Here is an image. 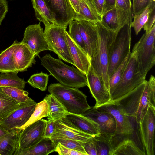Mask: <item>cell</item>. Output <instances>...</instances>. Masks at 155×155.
<instances>
[{"instance_id": "6da1fadb", "label": "cell", "mask_w": 155, "mask_h": 155, "mask_svg": "<svg viewBox=\"0 0 155 155\" xmlns=\"http://www.w3.org/2000/svg\"><path fill=\"white\" fill-rule=\"evenodd\" d=\"M41 64L60 84L79 88L87 86L86 75L77 68L68 66L60 59H56L47 54L40 57Z\"/></svg>"}, {"instance_id": "7a4b0ae2", "label": "cell", "mask_w": 155, "mask_h": 155, "mask_svg": "<svg viewBox=\"0 0 155 155\" xmlns=\"http://www.w3.org/2000/svg\"><path fill=\"white\" fill-rule=\"evenodd\" d=\"M99 46L96 54L91 59V65L106 88L109 90L108 67L112 45L118 31H112L97 22Z\"/></svg>"}, {"instance_id": "3957f363", "label": "cell", "mask_w": 155, "mask_h": 155, "mask_svg": "<svg viewBox=\"0 0 155 155\" xmlns=\"http://www.w3.org/2000/svg\"><path fill=\"white\" fill-rule=\"evenodd\" d=\"M48 91L62 104L68 112L82 115L91 107L87 102L86 95L78 88L57 83L50 85Z\"/></svg>"}, {"instance_id": "277c9868", "label": "cell", "mask_w": 155, "mask_h": 155, "mask_svg": "<svg viewBox=\"0 0 155 155\" xmlns=\"http://www.w3.org/2000/svg\"><path fill=\"white\" fill-rule=\"evenodd\" d=\"M155 23L150 31L145 32L134 45V52L139 71L146 77L147 73L155 64Z\"/></svg>"}, {"instance_id": "5b68a950", "label": "cell", "mask_w": 155, "mask_h": 155, "mask_svg": "<svg viewBox=\"0 0 155 155\" xmlns=\"http://www.w3.org/2000/svg\"><path fill=\"white\" fill-rule=\"evenodd\" d=\"M146 80L140 72L135 54L132 52L123 74L110 95V101L121 98Z\"/></svg>"}, {"instance_id": "8992f818", "label": "cell", "mask_w": 155, "mask_h": 155, "mask_svg": "<svg viewBox=\"0 0 155 155\" xmlns=\"http://www.w3.org/2000/svg\"><path fill=\"white\" fill-rule=\"evenodd\" d=\"M131 25L125 24L118 31L110 51L108 74L109 78L131 53Z\"/></svg>"}, {"instance_id": "52a82bcc", "label": "cell", "mask_w": 155, "mask_h": 155, "mask_svg": "<svg viewBox=\"0 0 155 155\" xmlns=\"http://www.w3.org/2000/svg\"><path fill=\"white\" fill-rule=\"evenodd\" d=\"M67 26L51 24L44 31L48 50L55 53L58 58L74 66L66 35Z\"/></svg>"}, {"instance_id": "ba28073f", "label": "cell", "mask_w": 155, "mask_h": 155, "mask_svg": "<svg viewBox=\"0 0 155 155\" xmlns=\"http://www.w3.org/2000/svg\"><path fill=\"white\" fill-rule=\"evenodd\" d=\"M95 108L99 111L110 113L115 119L116 127L115 134L112 138L113 145L116 144L125 138L132 139L131 137L134 136L135 131L134 121H135L125 114L118 105L110 101Z\"/></svg>"}, {"instance_id": "9c48e42d", "label": "cell", "mask_w": 155, "mask_h": 155, "mask_svg": "<svg viewBox=\"0 0 155 155\" xmlns=\"http://www.w3.org/2000/svg\"><path fill=\"white\" fill-rule=\"evenodd\" d=\"M36 104L31 98L21 103L17 109L0 122V124L8 130L18 128L29 119L35 110Z\"/></svg>"}, {"instance_id": "30bf717a", "label": "cell", "mask_w": 155, "mask_h": 155, "mask_svg": "<svg viewBox=\"0 0 155 155\" xmlns=\"http://www.w3.org/2000/svg\"><path fill=\"white\" fill-rule=\"evenodd\" d=\"M140 136L146 155H154L155 107L149 105L142 121L139 124Z\"/></svg>"}, {"instance_id": "8fae6325", "label": "cell", "mask_w": 155, "mask_h": 155, "mask_svg": "<svg viewBox=\"0 0 155 155\" xmlns=\"http://www.w3.org/2000/svg\"><path fill=\"white\" fill-rule=\"evenodd\" d=\"M147 81L146 80L121 98L112 101L118 105L125 114L133 118L136 122L140 106L142 95Z\"/></svg>"}, {"instance_id": "7c38bea8", "label": "cell", "mask_w": 155, "mask_h": 155, "mask_svg": "<svg viewBox=\"0 0 155 155\" xmlns=\"http://www.w3.org/2000/svg\"><path fill=\"white\" fill-rule=\"evenodd\" d=\"M51 12L56 25L68 26L74 20L76 13L69 0H44Z\"/></svg>"}, {"instance_id": "4fadbf2b", "label": "cell", "mask_w": 155, "mask_h": 155, "mask_svg": "<svg viewBox=\"0 0 155 155\" xmlns=\"http://www.w3.org/2000/svg\"><path fill=\"white\" fill-rule=\"evenodd\" d=\"M21 42L25 45L36 56L48 50L44 31L40 23L30 25L25 28Z\"/></svg>"}, {"instance_id": "5bb4252c", "label": "cell", "mask_w": 155, "mask_h": 155, "mask_svg": "<svg viewBox=\"0 0 155 155\" xmlns=\"http://www.w3.org/2000/svg\"><path fill=\"white\" fill-rule=\"evenodd\" d=\"M47 121L41 119L21 130L19 135L18 149H28L40 141L44 138Z\"/></svg>"}, {"instance_id": "9a60e30c", "label": "cell", "mask_w": 155, "mask_h": 155, "mask_svg": "<svg viewBox=\"0 0 155 155\" xmlns=\"http://www.w3.org/2000/svg\"><path fill=\"white\" fill-rule=\"evenodd\" d=\"M77 21L80 33L91 59L96 54L98 48L99 36L97 22L85 20Z\"/></svg>"}, {"instance_id": "2e32d148", "label": "cell", "mask_w": 155, "mask_h": 155, "mask_svg": "<svg viewBox=\"0 0 155 155\" xmlns=\"http://www.w3.org/2000/svg\"><path fill=\"white\" fill-rule=\"evenodd\" d=\"M89 87L96 103L95 107L105 104L110 101V93L91 65L86 75Z\"/></svg>"}, {"instance_id": "e0dca14e", "label": "cell", "mask_w": 155, "mask_h": 155, "mask_svg": "<svg viewBox=\"0 0 155 155\" xmlns=\"http://www.w3.org/2000/svg\"><path fill=\"white\" fill-rule=\"evenodd\" d=\"M54 122L55 131L50 138L68 139L85 143L94 136L81 131L64 117Z\"/></svg>"}, {"instance_id": "ac0fdd59", "label": "cell", "mask_w": 155, "mask_h": 155, "mask_svg": "<svg viewBox=\"0 0 155 155\" xmlns=\"http://www.w3.org/2000/svg\"><path fill=\"white\" fill-rule=\"evenodd\" d=\"M82 115L98 124L100 133L111 136L112 138L114 136L116 124L114 117L110 113L99 111L94 107H92Z\"/></svg>"}, {"instance_id": "d6986e66", "label": "cell", "mask_w": 155, "mask_h": 155, "mask_svg": "<svg viewBox=\"0 0 155 155\" xmlns=\"http://www.w3.org/2000/svg\"><path fill=\"white\" fill-rule=\"evenodd\" d=\"M36 56L25 44L19 42L13 53V57L15 66L18 72L27 71L28 68L35 64Z\"/></svg>"}, {"instance_id": "ffe728a7", "label": "cell", "mask_w": 155, "mask_h": 155, "mask_svg": "<svg viewBox=\"0 0 155 155\" xmlns=\"http://www.w3.org/2000/svg\"><path fill=\"white\" fill-rule=\"evenodd\" d=\"M66 35L74 66L86 75L91 65V58L71 38L67 31Z\"/></svg>"}, {"instance_id": "44dd1931", "label": "cell", "mask_w": 155, "mask_h": 155, "mask_svg": "<svg viewBox=\"0 0 155 155\" xmlns=\"http://www.w3.org/2000/svg\"><path fill=\"white\" fill-rule=\"evenodd\" d=\"M68 121L81 131L95 136L100 133L98 124L82 115L67 112L64 117Z\"/></svg>"}, {"instance_id": "7402d4cb", "label": "cell", "mask_w": 155, "mask_h": 155, "mask_svg": "<svg viewBox=\"0 0 155 155\" xmlns=\"http://www.w3.org/2000/svg\"><path fill=\"white\" fill-rule=\"evenodd\" d=\"M21 131L18 129H12L0 137V155H15L19 148L18 141Z\"/></svg>"}, {"instance_id": "603a6c76", "label": "cell", "mask_w": 155, "mask_h": 155, "mask_svg": "<svg viewBox=\"0 0 155 155\" xmlns=\"http://www.w3.org/2000/svg\"><path fill=\"white\" fill-rule=\"evenodd\" d=\"M56 145L50 138H43L34 146L27 149H18L15 155H47L55 152Z\"/></svg>"}, {"instance_id": "cb8c5ba5", "label": "cell", "mask_w": 155, "mask_h": 155, "mask_svg": "<svg viewBox=\"0 0 155 155\" xmlns=\"http://www.w3.org/2000/svg\"><path fill=\"white\" fill-rule=\"evenodd\" d=\"M80 9L74 20L101 21V16L98 13L92 0H79Z\"/></svg>"}, {"instance_id": "d4e9b609", "label": "cell", "mask_w": 155, "mask_h": 155, "mask_svg": "<svg viewBox=\"0 0 155 155\" xmlns=\"http://www.w3.org/2000/svg\"><path fill=\"white\" fill-rule=\"evenodd\" d=\"M145 155L137 144L130 138H125L116 144L113 147L110 155Z\"/></svg>"}, {"instance_id": "484cf974", "label": "cell", "mask_w": 155, "mask_h": 155, "mask_svg": "<svg viewBox=\"0 0 155 155\" xmlns=\"http://www.w3.org/2000/svg\"><path fill=\"white\" fill-rule=\"evenodd\" d=\"M115 8L120 27L126 24L131 25L133 16L131 0H116Z\"/></svg>"}, {"instance_id": "4316f807", "label": "cell", "mask_w": 155, "mask_h": 155, "mask_svg": "<svg viewBox=\"0 0 155 155\" xmlns=\"http://www.w3.org/2000/svg\"><path fill=\"white\" fill-rule=\"evenodd\" d=\"M48 106V120L55 121L64 117L67 111L64 107L53 95L47 94L44 98Z\"/></svg>"}, {"instance_id": "83f0119b", "label": "cell", "mask_w": 155, "mask_h": 155, "mask_svg": "<svg viewBox=\"0 0 155 155\" xmlns=\"http://www.w3.org/2000/svg\"><path fill=\"white\" fill-rule=\"evenodd\" d=\"M18 42L15 40L11 46L1 52L0 54V73L18 72L15 65L13 54Z\"/></svg>"}, {"instance_id": "f1b7e54d", "label": "cell", "mask_w": 155, "mask_h": 155, "mask_svg": "<svg viewBox=\"0 0 155 155\" xmlns=\"http://www.w3.org/2000/svg\"><path fill=\"white\" fill-rule=\"evenodd\" d=\"M36 18L46 26L56 25L52 14L44 0H32Z\"/></svg>"}, {"instance_id": "f546056e", "label": "cell", "mask_w": 155, "mask_h": 155, "mask_svg": "<svg viewBox=\"0 0 155 155\" xmlns=\"http://www.w3.org/2000/svg\"><path fill=\"white\" fill-rule=\"evenodd\" d=\"M18 72L1 73L0 87H15L24 89L27 82L18 77Z\"/></svg>"}, {"instance_id": "4dcf8cb0", "label": "cell", "mask_w": 155, "mask_h": 155, "mask_svg": "<svg viewBox=\"0 0 155 155\" xmlns=\"http://www.w3.org/2000/svg\"><path fill=\"white\" fill-rule=\"evenodd\" d=\"M21 103L11 98L0 91V122L17 109Z\"/></svg>"}, {"instance_id": "1f68e13d", "label": "cell", "mask_w": 155, "mask_h": 155, "mask_svg": "<svg viewBox=\"0 0 155 155\" xmlns=\"http://www.w3.org/2000/svg\"><path fill=\"white\" fill-rule=\"evenodd\" d=\"M95 143L97 155H110L113 150L112 137L100 133L93 137Z\"/></svg>"}, {"instance_id": "d6a6232c", "label": "cell", "mask_w": 155, "mask_h": 155, "mask_svg": "<svg viewBox=\"0 0 155 155\" xmlns=\"http://www.w3.org/2000/svg\"><path fill=\"white\" fill-rule=\"evenodd\" d=\"M48 114V106L46 101L43 99L42 101L36 103L35 110L29 119L23 126L18 129L21 131L43 117H47Z\"/></svg>"}, {"instance_id": "836d02e7", "label": "cell", "mask_w": 155, "mask_h": 155, "mask_svg": "<svg viewBox=\"0 0 155 155\" xmlns=\"http://www.w3.org/2000/svg\"><path fill=\"white\" fill-rule=\"evenodd\" d=\"M0 91L11 98L20 103L25 102L31 99L28 96V92L23 89L15 87H0Z\"/></svg>"}, {"instance_id": "e575fe53", "label": "cell", "mask_w": 155, "mask_h": 155, "mask_svg": "<svg viewBox=\"0 0 155 155\" xmlns=\"http://www.w3.org/2000/svg\"><path fill=\"white\" fill-rule=\"evenodd\" d=\"M100 22L105 27L114 31H118L121 28L118 21L116 8L104 13Z\"/></svg>"}, {"instance_id": "d590c367", "label": "cell", "mask_w": 155, "mask_h": 155, "mask_svg": "<svg viewBox=\"0 0 155 155\" xmlns=\"http://www.w3.org/2000/svg\"><path fill=\"white\" fill-rule=\"evenodd\" d=\"M131 52L124 59L110 76L109 80V92L110 96L122 77L130 58Z\"/></svg>"}, {"instance_id": "8d00e7d4", "label": "cell", "mask_w": 155, "mask_h": 155, "mask_svg": "<svg viewBox=\"0 0 155 155\" xmlns=\"http://www.w3.org/2000/svg\"><path fill=\"white\" fill-rule=\"evenodd\" d=\"M49 75L42 72L36 73L30 76L27 82L33 87L45 91L47 89Z\"/></svg>"}, {"instance_id": "74e56055", "label": "cell", "mask_w": 155, "mask_h": 155, "mask_svg": "<svg viewBox=\"0 0 155 155\" xmlns=\"http://www.w3.org/2000/svg\"><path fill=\"white\" fill-rule=\"evenodd\" d=\"M69 31L68 33L74 41L87 54V48L80 33L78 22L73 20L69 23Z\"/></svg>"}, {"instance_id": "f35d334b", "label": "cell", "mask_w": 155, "mask_h": 155, "mask_svg": "<svg viewBox=\"0 0 155 155\" xmlns=\"http://www.w3.org/2000/svg\"><path fill=\"white\" fill-rule=\"evenodd\" d=\"M56 145L59 143L64 147L70 149L79 151L87 155L84 148V143L68 139L58 138H51Z\"/></svg>"}, {"instance_id": "ab89813d", "label": "cell", "mask_w": 155, "mask_h": 155, "mask_svg": "<svg viewBox=\"0 0 155 155\" xmlns=\"http://www.w3.org/2000/svg\"><path fill=\"white\" fill-rule=\"evenodd\" d=\"M150 12V7L147 8L139 14L133 16V21L131 27L134 28L136 35L138 34L146 22Z\"/></svg>"}, {"instance_id": "60d3db41", "label": "cell", "mask_w": 155, "mask_h": 155, "mask_svg": "<svg viewBox=\"0 0 155 155\" xmlns=\"http://www.w3.org/2000/svg\"><path fill=\"white\" fill-rule=\"evenodd\" d=\"M133 12L134 15H137L141 12L150 4V0H132Z\"/></svg>"}, {"instance_id": "b9f144b4", "label": "cell", "mask_w": 155, "mask_h": 155, "mask_svg": "<svg viewBox=\"0 0 155 155\" xmlns=\"http://www.w3.org/2000/svg\"><path fill=\"white\" fill-rule=\"evenodd\" d=\"M55 152L59 155H85L82 153L66 147L59 143L57 144Z\"/></svg>"}, {"instance_id": "7bdbcfd3", "label": "cell", "mask_w": 155, "mask_h": 155, "mask_svg": "<svg viewBox=\"0 0 155 155\" xmlns=\"http://www.w3.org/2000/svg\"><path fill=\"white\" fill-rule=\"evenodd\" d=\"M93 137L89 139L84 143V149L87 155H97L96 146Z\"/></svg>"}, {"instance_id": "ee69618b", "label": "cell", "mask_w": 155, "mask_h": 155, "mask_svg": "<svg viewBox=\"0 0 155 155\" xmlns=\"http://www.w3.org/2000/svg\"><path fill=\"white\" fill-rule=\"evenodd\" d=\"M155 21V7L150 8V12L147 20L143 28L145 32L149 31L151 29Z\"/></svg>"}, {"instance_id": "f6af8a7d", "label": "cell", "mask_w": 155, "mask_h": 155, "mask_svg": "<svg viewBox=\"0 0 155 155\" xmlns=\"http://www.w3.org/2000/svg\"><path fill=\"white\" fill-rule=\"evenodd\" d=\"M54 121L48 120L47 121L44 138H51L55 131Z\"/></svg>"}, {"instance_id": "bcb514c9", "label": "cell", "mask_w": 155, "mask_h": 155, "mask_svg": "<svg viewBox=\"0 0 155 155\" xmlns=\"http://www.w3.org/2000/svg\"><path fill=\"white\" fill-rule=\"evenodd\" d=\"M8 10V2L6 0H0V25Z\"/></svg>"}, {"instance_id": "7dc6e473", "label": "cell", "mask_w": 155, "mask_h": 155, "mask_svg": "<svg viewBox=\"0 0 155 155\" xmlns=\"http://www.w3.org/2000/svg\"><path fill=\"white\" fill-rule=\"evenodd\" d=\"M98 13L102 16L104 11L105 0H92Z\"/></svg>"}, {"instance_id": "c3c4849f", "label": "cell", "mask_w": 155, "mask_h": 155, "mask_svg": "<svg viewBox=\"0 0 155 155\" xmlns=\"http://www.w3.org/2000/svg\"><path fill=\"white\" fill-rule=\"evenodd\" d=\"M115 3L116 0H105V4L103 14L110 10L115 9Z\"/></svg>"}, {"instance_id": "681fc988", "label": "cell", "mask_w": 155, "mask_h": 155, "mask_svg": "<svg viewBox=\"0 0 155 155\" xmlns=\"http://www.w3.org/2000/svg\"><path fill=\"white\" fill-rule=\"evenodd\" d=\"M69 1L76 14H78L80 9L79 0H69Z\"/></svg>"}, {"instance_id": "f907efd6", "label": "cell", "mask_w": 155, "mask_h": 155, "mask_svg": "<svg viewBox=\"0 0 155 155\" xmlns=\"http://www.w3.org/2000/svg\"><path fill=\"white\" fill-rule=\"evenodd\" d=\"M0 124V137L6 134L9 131Z\"/></svg>"}, {"instance_id": "816d5d0a", "label": "cell", "mask_w": 155, "mask_h": 155, "mask_svg": "<svg viewBox=\"0 0 155 155\" xmlns=\"http://www.w3.org/2000/svg\"><path fill=\"white\" fill-rule=\"evenodd\" d=\"M150 2H155V0H150Z\"/></svg>"}]
</instances>
